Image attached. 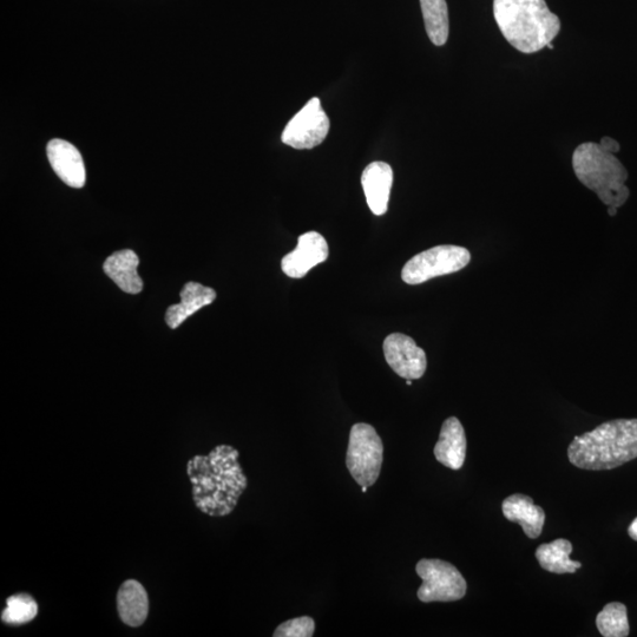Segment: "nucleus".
Returning a JSON list of instances; mask_svg holds the SVG:
<instances>
[{"mask_svg": "<svg viewBox=\"0 0 637 637\" xmlns=\"http://www.w3.org/2000/svg\"><path fill=\"white\" fill-rule=\"evenodd\" d=\"M367 205L374 215L382 216L389 208L391 189L393 185V170L385 162L369 164L361 175Z\"/></svg>", "mask_w": 637, "mask_h": 637, "instance_id": "12", "label": "nucleus"}, {"mask_svg": "<svg viewBox=\"0 0 637 637\" xmlns=\"http://www.w3.org/2000/svg\"><path fill=\"white\" fill-rule=\"evenodd\" d=\"M426 34L436 47H443L450 34L449 10L446 0H420Z\"/></svg>", "mask_w": 637, "mask_h": 637, "instance_id": "19", "label": "nucleus"}, {"mask_svg": "<svg viewBox=\"0 0 637 637\" xmlns=\"http://www.w3.org/2000/svg\"><path fill=\"white\" fill-rule=\"evenodd\" d=\"M406 384L409 385V386L412 385V380L411 379H406Z\"/></svg>", "mask_w": 637, "mask_h": 637, "instance_id": "26", "label": "nucleus"}, {"mask_svg": "<svg viewBox=\"0 0 637 637\" xmlns=\"http://www.w3.org/2000/svg\"><path fill=\"white\" fill-rule=\"evenodd\" d=\"M48 159L52 169L65 185L72 188H83L87 181L84 162L80 151L64 140H52L47 148Z\"/></svg>", "mask_w": 637, "mask_h": 637, "instance_id": "11", "label": "nucleus"}, {"mask_svg": "<svg viewBox=\"0 0 637 637\" xmlns=\"http://www.w3.org/2000/svg\"><path fill=\"white\" fill-rule=\"evenodd\" d=\"M600 146L604 149L609 151V153L612 154H616L619 153L621 147H620V143L610 139V137H602V140L600 142Z\"/></svg>", "mask_w": 637, "mask_h": 637, "instance_id": "23", "label": "nucleus"}, {"mask_svg": "<svg viewBox=\"0 0 637 637\" xmlns=\"http://www.w3.org/2000/svg\"><path fill=\"white\" fill-rule=\"evenodd\" d=\"M416 571L422 586L418 589V599L424 603L455 602L462 600L468 584L459 570L442 560L419 561Z\"/></svg>", "mask_w": 637, "mask_h": 637, "instance_id": "7", "label": "nucleus"}, {"mask_svg": "<svg viewBox=\"0 0 637 637\" xmlns=\"http://www.w3.org/2000/svg\"><path fill=\"white\" fill-rule=\"evenodd\" d=\"M499 30L522 54H536L554 41L561 21L545 0H494Z\"/></svg>", "mask_w": 637, "mask_h": 637, "instance_id": "3", "label": "nucleus"}, {"mask_svg": "<svg viewBox=\"0 0 637 637\" xmlns=\"http://www.w3.org/2000/svg\"><path fill=\"white\" fill-rule=\"evenodd\" d=\"M596 626L604 637H626L629 635V621L625 604H607L596 617Z\"/></svg>", "mask_w": 637, "mask_h": 637, "instance_id": "20", "label": "nucleus"}, {"mask_svg": "<svg viewBox=\"0 0 637 637\" xmlns=\"http://www.w3.org/2000/svg\"><path fill=\"white\" fill-rule=\"evenodd\" d=\"M139 265V256L129 249H124L105 260L103 271L123 292L139 294L143 290V280L137 272Z\"/></svg>", "mask_w": 637, "mask_h": 637, "instance_id": "16", "label": "nucleus"}, {"mask_svg": "<svg viewBox=\"0 0 637 637\" xmlns=\"http://www.w3.org/2000/svg\"><path fill=\"white\" fill-rule=\"evenodd\" d=\"M568 457L576 468L602 471L637 458V419H616L574 438Z\"/></svg>", "mask_w": 637, "mask_h": 637, "instance_id": "2", "label": "nucleus"}, {"mask_svg": "<svg viewBox=\"0 0 637 637\" xmlns=\"http://www.w3.org/2000/svg\"><path fill=\"white\" fill-rule=\"evenodd\" d=\"M629 536L633 538L634 541H637V517L634 522L630 524L628 529Z\"/></svg>", "mask_w": 637, "mask_h": 637, "instance_id": "24", "label": "nucleus"}, {"mask_svg": "<svg viewBox=\"0 0 637 637\" xmlns=\"http://www.w3.org/2000/svg\"><path fill=\"white\" fill-rule=\"evenodd\" d=\"M315 632V622L310 616H301L288 620L275 630L274 637H312Z\"/></svg>", "mask_w": 637, "mask_h": 637, "instance_id": "22", "label": "nucleus"}, {"mask_svg": "<svg viewBox=\"0 0 637 637\" xmlns=\"http://www.w3.org/2000/svg\"><path fill=\"white\" fill-rule=\"evenodd\" d=\"M328 133L330 118L321 107L319 98L314 97L287 123L281 140L294 149H313L325 141Z\"/></svg>", "mask_w": 637, "mask_h": 637, "instance_id": "8", "label": "nucleus"}, {"mask_svg": "<svg viewBox=\"0 0 637 637\" xmlns=\"http://www.w3.org/2000/svg\"><path fill=\"white\" fill-rule=\"evenodd\" d=\"M548 48L549 49H554V45L550 43V44H548Z\"/></svg>", "mask_w": 637, "mask_h": 637, "instance_id": "27", "label": "nucleus"}, {"mask_svg": "<svg viewBox=\"0 0 637 637\" xmlns=\"http://www.w3.org/2000/svg\"><path fill=\"white\" fill-rule=\"evenodd\" d=\"M363 492L365 494V492H367V487H363Z\"/></svg>", "mask_w": 637, "mask_h": 637, "instance_id": "28", "label": "nucleus"}, {"mask_svg": "<svg viewBox=\"0 0 637 637\" xmlns=\"http://www.w3.org/2000/svg\"><path fill=\"white\" fill-rule=\"evenodd\" d=\"M573 544L564 538L548 544H542L536 550V558L540 566L557 575L575 574L582 568L580 562L570 560Z\"/></svg>", "mask_w": 637, "mask_h": 637, "instance_id": "18", "label": "nucleus"}, {"mask_svg": "<svg viewBox=\"0 0 637 637\" xmlns=\"http://www.w3.org/2000/svg\"><path fill=\"white\" fill-rule=\"evenodd\" d=\"M330 256V248L323 235L307 232L299 236L298 246L281 260L282 272L292 279L305 278L312 268L323 264Z\"/></svg>", "mask_w": 637, "mask_h": 637, "instance_id": "10", "label": "nucleus"}, {"mask_svg": "<svg viewBox=\"0 0 637 637\" xmlns=\"http://www.w3.org/2000/svg\"><path fill=\"white\" fill-rule=\"evenodd\" d=\"M384 444L376 429L366 423L352 426L348 441L346 466L361 488L376 484L382 472Z\"/></svg>", "mask_w": 637, "mask_h": 637, "instance_id": "5", "label": "nucleus"}, {"mask_svg": "<svg viewBox=\"0 0 637 637\" xmlns=\"http://www.w3.org/2000/svg\"><path fill=\"white\" fill-rule=\"evenodd\" d=\"M503 515L508 521L518 523L531 540L540 537L545 523V512L534 504L533 498L512 495L502 504Z\"/></svg>", "mask_w": 637, "mask_h": 637, "instance_id": "14", "label": "nucleus"}, {"mask_svg": "<svg viewBox=\"0 0 637 637\" xmlns=\"http://www.w3.org/2000/svg\"><path fill=\"white\" fill-rule=\"evenodd\" d=\"M573 168L582 185L599 196L604 205L620 208L628 201L627 169L600 143L580 144L574 151Z\"/></svg>", "mask_w": 637, "mask_h": 637, "instance_id": "4", "label": "nucleus"}, {"mask_svg": "<svg viewBox=\"0 0 637 637\" xmlns=\"http://www.w3.org/2000/svg\"><path fill=\"white\" fill-rule=\"evenodd\" d=\"M117 610L126 625H143L149 613V599L146 589L140 582L129 580L122 584L117 594Z\"/></svg>", "mask_w": 637, "mask_h": 637, "instance_id": "17", "label": "nucleus"}, {"mask_svg": "<svg viewBox=\"0 0 637 637\" xmlns=\"http://www.w3.org/2000/svg\"><path fill=\"white\" fill-rule=\"evenodd\" d=\"M617 209H619V208H616V207H608V214H609L610 216H616V214H617Z\"/></svg>", "mask_w": 637, "mask_h": 637, "instance_id": "25", "label": "nucleus"}, {"mask_svg": "<svg viewBox=\"0 0 637 637\" xmlns=\"http://www.w3.org/2000/svg\"><path fill=\"white\" fill-rule=\"evenodd\" d=\"M469 249L455 245H442L419 253L409 261L402 271V279L407 285H420L443 275L462 271L470 264Z\"/></svg>", "mask_w": 637, "mask_h": 637, "instance_id": "6", "label": "nucleus"}, {"mask_svg": "<svg viewBox=\"0 0 637 637\" xmlns=\"http://www.w3.org/2000/svg\"><path fill=\"white\" fill-rule=\"evenodd\" d=\"M239 456L233 446L219 445L208 456H195L188 462L194 502L203 514L228 516L238 505L248 485Z\"/></svg>", "mask_w": 637, "mask_h": 637, "instance_id": "1", "label": "nucleus"}, {"mask_svg": "<svg viewBox=\"0 0 637 637\" xmlns=\"http://www.w3.org/2000/svg\"><path fill=\"white\" fill-rule=\"evenodd\" d=\"M37 614V602L28 594H18L9 597L6 601L2 621L13 626L25 625L34 620Z\"/></svg>", "mask_w": 637, "mask_h": 637, "instance_id": "21", "label": "nucleus"}, {"mask_svg": "<svg viewBox=\"0 0 637 637\" xmlns=\"http://www.w3.org/2000/svg\"><path fill=\"white\" fill-rule=\"evenodd\" d=\"M383 350L387 364L399 377L416 380L424 376L428 359L412 338L402 333L390 334L384 340Z\"/></svg>", "mask_w": 637, "mask_h": 637, "instance_id": "9", "label": "nucleus"}, {"mask_svg": "<svg viewBox=\"0 0 637 637\" xmlns=\"http://www.w3.org/2000/svg\"><path fill=\"white\" fill-rule=\"evenodd\" d=\"M466 436L463 425L456 417H450L442 425L439 441L435 446L437 461L446 468H463L466 457Z\"/></svg>", "mask_w": 637, "mask_h": 637, "instance_id": "13", "label": "nucleus"}, {"mask_svg": "<svg viewBox=\"0 0 637 637\" xmlns=\"http://www.w3.org/2000/svg\"><path fill=\"white\" fill-rule=\"evenodd\" d=\"M180 295V304L170 306L166 313V323L172 330H176L201 308L212 305L216 299V292L213 288L194 281L188 282Z\"/></svg>", "mask_w": 637, "mask_h": 637, "instance_id": "15", "label": "nucleus"}]
</instances>
